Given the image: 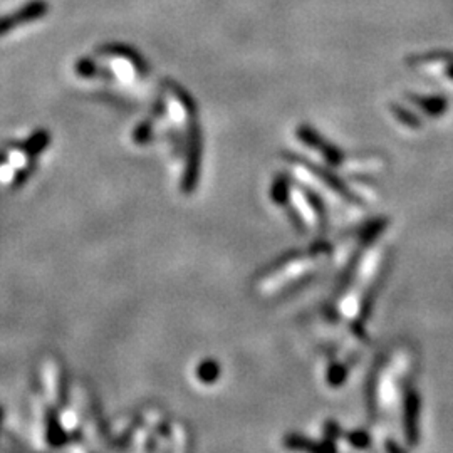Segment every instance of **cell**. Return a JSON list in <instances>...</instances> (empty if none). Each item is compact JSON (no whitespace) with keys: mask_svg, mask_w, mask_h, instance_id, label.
<instances>
[{"mask_svg":"<svg viewBox=\"0 0 453 453\" xmlns=\"http://www.w3.org/2000/svg\"><path fill=\"white\" fill-rule=\"evenodd\" d=\"M296 190L301 193V197L304 199L305 205H308V208L311 210L312 219H314L317 223V230H319L321 234H324V232L328 230V223H329L328 222V207H326V203H324V200L321 199V195L316 192L314 188L308 187V185H297Z\"/></svg>","mask_w":453,"mask_h":453,"instance_id":"8992f818","label":"cell"},{"mask_svg":"<svg viewBox=\"0 0 453 453\" xmlns=\"http://www.w3.org/2000/svg\"><path fill=\"white\" fill-rule=\"evenodd\" d=\"M323 432H324V436H326V439H331V440H334V441L338 440V439H341V436H344L343 428H341V425L336 423L334 420L324 421Z\"/></svg>","mask_w":453,"mask_h":453,"instance_id":"5bb4252c","label":"cell"},{"mask_svg":"<svg viewBox=\"0 0 453 453\" xmlns=\"http://www.w3.org/2000/svg\"><path fill=\"white\" fill-rule=\"evenodd\" d=\"M390 111L400 125L410 128V130H420V128L423 126V121H421L420 116H416L412 110L401 106V104L390 103Z\"/></svg>","mask_w":453,"mask_h":453,"instance_id":"30bf717a","label":"cell"},{"mask_svg":"<svg viewBox=\"0 0 453 453\" xmlns=\"http://www.w3.org/2000/svg\"><path fill=\"white\" fill-rule=\"evenodd\" d=\"M403 435L410 448L418 447L421 439V396L415 386L408 385L403 390Z\"/></svg>","mask_w":453,"mask_h":453,"instance_id":"3957f363","label":"cell"},{"mask_svg":"<svg viewBox=\"0 0 453 453\" xmlns=\"http://www.w3.org/2000/svg\"><path fill=\"white\" fill-rule=\"evenodd\" d=\"M350 374V365L343 361L331 363L326 373V383L331 388H341Z\"/></svg>","mask_w":453,"mask_h":453,"instance_id":"8fae6325","label":"cell"},{"mask_svg":"<svg viewBox=\"0 0 453 453\" xmlns=\"http://www.w3.org/2000/svg\"><path fill=\"white\" fill-rule=\"evenodd\" d=\"M406 98L410 99V103L415 104L420 111H423V114L430 116V118H440L448 111L450 108V101L445 96H423V94H415V92H408Z\"/></svg>","mask_w":453,"mask_h":453,"instance_id":"52a82bcc","label":"cell"},{"mask_svg":"<svg viewBox=\"0 0 453 453\" xmlns=\"http://www.w3.org/2000/svg\"><path fill=\"white\" fill-rule=\"evenodd\" d=\"M46 12H48V3L44 0H32V2L26 3L17 12L0 17V36L10 32V30L22 26L24 22H32L36 19H41L42 15H46Z\"/></svg>","mask_w":453,"mask_h":453,"instance_id":"277c9868","label":"cell"},{"mask_svg":"<svg viewBox=\"0 0 453 453\" xmlns=\"http://www.w3.org/2000/svg\"><path fill=\"white\" fill-rule=\"evenodd\" d=\"M450 61H453V52H450V50H435V52L415 54V56L406 57V64L412 66V68L435 63H450Z\"/></svg>","mask_w":453,"mask_h":453,"instance_id":"9c48e42d","label":"cell"},{"mask_svg":"<svg viewBox=\"0 0 453 453\" xmlns=\"http://www.w3.org/2000/svg\"><path fill=\"white\" fill-rule=\"evenodd\" d=\"M296 138L299 139L304 146L316 151L326 165L332 166V168H341V166L346 165L348 157L339 146H336L334 143H331L326 139L314 126L311 125H299L296 128Z\"/></svg>","mask_w":453,"mask_h":453,"instance_id":"7a4b0ae2","label":"cell"},{"mask_svg":"<svg viewBox=\"0 0 453 453\" xmlns=\"http://www.w3.org/2000/svg\"><path fill=\"white\" fill-rule=\"evenodd\" d=\"M445 76L453 81V61H450V63L447 64V68H445Z\"/></svg>","mask_w":453,"mask_h":453,"instance_id":"2e32d148","label":"cell"},{"mask_svg":"<svg viewBox=\"0 0 453 453\" xmlns=\"http://www.w3.org/2000/svg\"><path fill=\"white\" fill-rule=\"evenodd\" d=\"M385 450L386 452H403V447H400V445L394 443L393 440H386Z\"/></svg>","mask_w":453,"mask_h":453,"instance_id":"9a60e30c","label":"cell"},{"mask_svg":"<svg viewBox=\"0 0 453 453\" xmlns=\"http://www.w3.org/2000/svg\"><path fill=\"white\" fill-rule=\"evenodd\" d=\"M344 440L354 447L356 450H366L371 448V436L366 430H352V432L344 433Z\"/></svg>","mask_w":453,"mask_h":453,"instance_id":"7c38bea8","label":"cell"},{"mask_svg":"<svg viewBox=\"0 0 453 453\" xmlns=\"http://www.w3.org/2000/svg\"><path fill=\"white\" fill-rule=\"evenodd\" d=\"M284 160L290 165L301 166V168L304 170V172H308L309 175L316 177L317 180L324 185V187H328L332 193H334V195H338L339 199L348 201V203L365 205L363 197L359 195V193H356L354 190H352L350 185H348L346 181H344L343 178H341L338 173L334 172L332 166L319 165V163H316V161L309 160V158L301 157V154H297V153H292V151H285Z\"/></svg>","mask_w":453,"mask_h":453,"instance_id":"6da1fadb","label":"cell"},{"mask_svg":"<svg viewBox=\"0 0 453 453\" xmlns=\"http://www.w3.org/2000/svg\"><path fill=\"white\" fill-rule=\"evenodd\" d=\"M292 178L289 173H279L270 187V200L279 207L288 208L290 205V195H292Z\"/></svg>","mask_w":453,"mask_h":453,"instance_id":"ba28073f","label":"cell"},{"mask_svg":"<svg viewBox=\"0 0 453 453\" xmlns=\"http://www.w3.org/2000/svg\"><path fill=\"white\" fill-rule=\"evenodd\" d=\"M284 447L289 450H299V452H316V453H329L338 452V445L334 440L324 439V440H311L308 436L301 435V433H289L284 436Z\"/></svg>","mask_w":453,"mask_h":453,"instance_id":"5b68a950","label":"cell"},{"mask_svg":"<svg viewBox=\"0 0 453 453\" xmlns=\"http://www.w3.org/2000/svg\"><path fill=\"white\" fill-rule=\"evenodd\" d=\"M288 217L290 223H292V227L296 228L297 232H301V234H305V232H308V222H305L304 214L297 210L292 203L288 207Z\"/></svg>","mask_w":453,"mask_h":453,"instance_id":"4fadbf2b","label":"cell"}]
</instances>
